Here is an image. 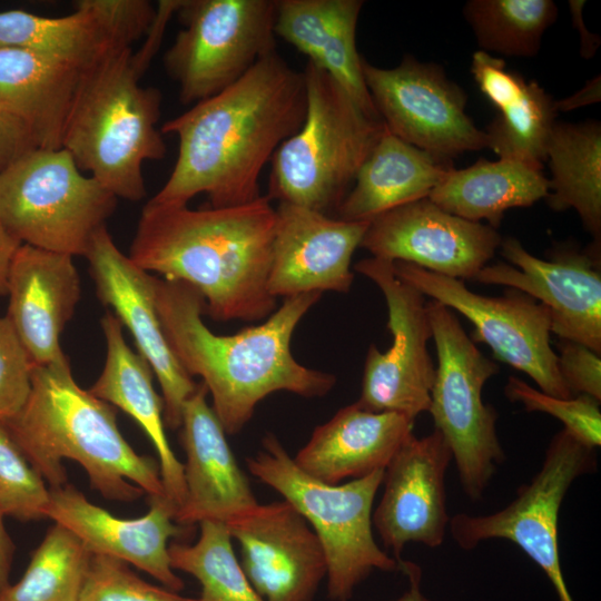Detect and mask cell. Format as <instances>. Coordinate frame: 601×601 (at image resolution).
<instances>
[{
	"instance_id": "6da1fadb",
	"label": "cell",
	"mask_w": 601,
	"mask_h": 601,
	"mask_svg": "<svg viewBox=\"0 0 601 601\" xmlns=\"http://www.w3.org/2000/svg\"><path fill=\"white\" fill-rule=\"evenodd\" d=\"M305 115L303 71L276 50L264 56L238 81L161 126L162 135L177 136L178 156L147 204L181 207L198 194H206L211 207L257 199L263 168Z\"/></svg>"
},
{
	"instance_id": "7a4b0ae2",
	"label": "cell",
	"mask_w": 601,
	"mask_h": 601,
	"mask_svg": "<svg viewBox=\"0 0 601 601\" xmlns=\"http://www.w3.org/2000/svg\"><path fill=\"white\" fill-rule=\"evenodd\" d=\"M152 286L168 345L191 377H201L226 434H238L257 404L272 393L314 398L325 396L336 384L333 374L302 365L290 351L296 326L322 293L287 297L263 324L218 335L203 322L205 300L196 288L156 276Z\"/></svg>"
},
{
	"instance_id": "3957f363",
	"label": "cell",
	"mask_w": 601,
	"mask_h": 601,
	"mask_svg": "<svg viewBox=\"0 0 601 601\" xmlns=\"http://www.w3.org/2000/svg\"><path fill=\"white\" fill-rule=\"evenodd\" d=\"M275 224L263 195L201 209L146 204L128 256L149 274L196 288L214 319L254 322L276 307L268 290Z\"/></svg>"
},
{
	"instance_id": "277c9868",
	"label": "cell",
	"mask_w": 601,
	"mask_h": 601,
	"mask_svg": "<svg viewBox=\"0 0 601 601\" xmlns=\"http://www.w3.org/2000/svg\"><path fill=\"white\" fill-rule=\"evenodd\" d=\"M3 425L49 487L68 483L62 464L68 459L107 500L166 496L159 464L131 447L118 428L116 408L80 387L70 364L33 366L26 404Z\"/></svg>"
},
{
	"instance_id": "5b68a950",
	"label": "cell",
	"mask_w": 601,
	"mask_h": 601,
	"mask_svg": "<svg viewBox=\"0 0 601 601\" xmlns=\"http://www.w3.org/2000/svg\"><path fill=\"white\" fill-rule=\"evenodd\" d=\"M142 75L132 46L111 43L81 70L61 146L81 171L129 201L146 196L142 164L167 152L156 127L161 93L142 87Z\"/></svg>"
},
{
	"instance_id": "8992f818",
	"label": "cell",
	"mask_w": 601,
	"mask_h": 601,
	"mask_svg": "<svg viewBox=\"0 0 601 601\" xmlns=\"http://www.w3.org/2000/svg\"><path fill=\"white\" fill-rule=\"evenodd\" d=\"M303 73L305 119L273 155L266 196L334 217L386 127L313 62Z\"/></svg>"
},
{
	"instance_id": "52a82bcc",
	"label": "cell",
	"mask_w": 601,
	"mask_h": 601,
	"mask_svg": "<svg viewBox=\"0 0 601 601\" xmlns=\"http://www.w3.org/2000/svg\"><path fill=\"white\" fill-rule=\"evenodd\" d=\"M248 472L278 492L308 522L324 549L327 597L349 601L375 570L400 571L373 535L372 513L384 470L344 484H326L305 474L272 433L260 450L246 459Z\"/></svg>"
},
{
	"instance_id": "ba28073f",
	"label": "cell",
	"mask_w": 601,
	"mask_h": 601,
	"mask_svg": "<svg viewBox=\"0 0 601 601\" xmlns=\"http://www.w3.org/2000/svg\"><path fill=\"white\" fill-rule=\"evenodd\" d=\"M117 197L65 149L33 148L0 171V223L21 244L86 256Z\"/></svg>"
},
{
	"instance_id": "9c48e42d",
	"label": "cell",
	"mask_w": 601,
	"mask_h": 601,
	"mask_svg": "<svg viewBox=\"0 0 601 601\" xmlns=\"http://www.w3.org/2000/svg\"><path fill=\"white\" fill-rule=\"evenodd\" d=\"M426 312L437 354L428 412L451 449L464 493L476 501L505 460L497 414L482 398L499 365L481 353L449 307L431 299Z\"/></svg>"
},
{
	"instance_id": "30bf717a",
	"label": "cell",
	"mask_w": 601,
	"mask_h": 601,
	"mask_svg": "<svg viewBox=\"0 0 601 601\" xmlns=\"http://www.w3.org/2000/svg\"><path fill=\"white\" fill-rule=\"evenodd\" d=\"M277 0H180L183 29L164 56L184 105L225 90L276 50Z\"/></svg>"
},
{
	"instance_id": "8fae6325",
	"label": "cell",
	"mask_w": 601,
	"mask_h": 601,
	"mask_svg": "<svg viewBox=\"0 0 601 601\" xmlns=\"http://www.w3.org/2000/svg\"><path fill=\"white\" fill-rule=\"evenodd\" d=\"M594 451L562 428L553 435L538 473L518 489L515 497L491 514L453 515L452 539L465 551L490 539L514 543L545 573L560 601H573L560 563L559 512L572 483L595 471Z\"/></svg>"
},
{
	"instance_id": "7c38bea8",
	"label": "cell",
	"mask_w": 601,
	"mask_h": 601,
	"mask_svg": "<svg viewBox=\"0 0 601 601\" xmlns=\"http://www.w3.org/2000/svg\"><path fill=\"white\" fill-rule=\"evenodd\" d=\"M393 266L400 279L467 318L474 326L471 339L486 344L497 361L525 373L549 395L572 397L558 370L550 314L542 304L514 289L501 297L479 295L462 279L410 263Z\"/></svg>"
},
{
	"instance_id": "4fadbf2b",
	"label": "cell",
	"mask_w": 601,
	"mask_h": 601,
	"mask_svg": "<svg viewBox=\"0 0 601 601\" xmlns=\"http://www.w3.org/2000/svg\"><path fill=\"white\" fill-rule=\"evenodd\" d=\"M363 76L387 130L442 159L486 148V135L466 114L464 90L433 62L405 56L394 68L363 59Z\"/></svg>"
},
{
	"instance_id": "5bb4252c",
	"label": "cell",
	"mask_w": 601,
	"mask_h": 601,
	"mask_svg": "<svg viewBox=\"0 0 601 601\" xmlns=\"http://www.w3.org/2000/svg\"><path fill=\"white\" fill-rule=\"evenodd\" d=\"M385 297L392 345L367 351L356 404L372 412H394L415 420L428 412L435 365L427 349L432 329L425 296L400 279L393 262L370 257L354 265Z\"/></svg>"
},
{
	"instance_id": "9a60e30c",
	"label": "cell",
	"mask_w": 601,
	"mask_h": 601,
	"mask_svg": "<svg viewBox=\"0 0 601 601\" xmlns=\"http://www.w3.org/2000/svg\"><path fill=\"white\" fill-rule=\"evenodd\" d=\"M500 248L508 263L485 265L473 280L508 286L539 300L550 314L551 334L601 354L598 247L592 253L561 248L549 260L529 253L514 237L502 239Z\"/></svg>"
},
{
	"instance_id": "2e32d148",
	"label": "cell",
	"mask_w": 601,
	"mask_h": 601,
	"mask_svg": "<svg viewBox=\"0 0 601 601\" xmlns=\"http://www.w3.org/2000/svg\"><path fill=\"white\" fill-rule=\"evenodd\" d=\"M502 243L499 231L450 214L428 198L372 220L359 247L375 258L405 262L439 275L474 279Z\"/></svg>"
},
{
	"instance_id": "e0dca14e",
	"label": "cell",
	"mask_w": 601,
	"mask_h": 601,
	"mask_svg": "<svg viewBox=\"0 0 601 601\" xmlns=\"http://www.w3.org/2000/svg\"><path fill=\"white\" fill-rule=\"evenodd\" d=\"M240 566L264 601H313L326 579L324 549L306 519L286 500L258 504L226 524Z\"/></svg>"
},
{
	"instance_id": "ac0fdd59",
	"label": "cell",
	"mask_w": 601,
	"mask_h": 601,
	"mask_svg": "<svg viewBox=\"0 0 601 601\" xmlns=\"http://www.w3.org/2000/svg\"><path fill=\"white\" fill-rule=\"evenodd\" d=\"M85 257L99 300L110 306L129 329L138 353L159 382L166 427L179 428L184 403L198 384L179 364L165 337L155 305L154 275L118 249L107 226L96 233Z\"/></svg>"
},
{
	"instance_id": "d6986e66",
	"label": "cell",
	"mask_w": 601,
	"mask_h": 601,
	"mask_svg": "<svg viewBox=\"0 0 601 601\" xmlns=\"http://www.w3.org/2000/svg\"><path fill=\"white\" fill-rule=\"evenodd\" d=\"M452 452L434 430L402 445L384 470V491L373 510L372 524L383 545L402 563L407 543L440 546L449 530L445 474Z\"/></svg>"
},
{
	"instance_id": "ffe728a7",
	"label": "cell",
	"mask_w": 601,
	"mask_h": 601,
	"mask_svg": "<svg viewBox=\"0 0 601 601\" xmlns=\"http://www.w3.org/2000/svg\"><path fill=\"white\" fill-rule=\"evenodd\" d=\"M149 511L122 519L91 503L76 486L49 487L47 518L72 531L92 554L112 556L179 592L184 581L170 565V539H181L190 528L175 521L177 506L166 496H148Z\"/></svg>"
},
{
	"instance_id": "44dd1931",
	"label": "cell",
	"mask_w": 601,
	"mask_h": 601,
	"mask_svg": "<svg viewBox=\"0 0 601 601\" xmlns=\"http://www.w3.org/2000/svg\"><path fill=\"white\" fill-rule=\"evenodd\" d=\"M268 274L275 297L332 290L347 293L352 256L370 221H348L300 206L278 203Z\"/></svg>"
},
{
	"instance_id": "7402d4cb",
	"label": "cell",
	"mask_w": 601,
	"mask_h": 601,
	"mask_svg": "<svg viewBox=\"0 0 601 601\" xmlns=\"http://www.w3.org/2000/svg\"><path fill=\"white\" fill-rule=\"evenodd\" d=\"M155 16L146 0H80L72 13L59 18L1 11L0 48L35 51L83 69L114 42L132 46Z\"/></svg>"
},
{
	"instance_id": "603a6c76",
	"label": "cell",
	"mask_w": 601,
	"mask_h": 601,
	"mask_svg": "<svg viewBox=\"0 0 601 601\" xmlns=\"http://www.w3.org/2000/svg\"><path fill=\"white\" fill-rule=\"evenodd\" d=\"M207 394L205 384H198L184 403L179 427L186 453L185 499L175 521L188 528L203 521L227 524L259 504Z\"/></svg>"
},
{
	"instance_id": "cb8c5ba5",
	"label": "cell",
	"mask_w": 601,
	"mask_h": 601,
	"mask_svg": "<svg viewBox=\"0 0 601 601\" xmlns=\"http://www.w3.org/2000/svg\"><path fill=\"white\" fill-rule=\"evenodd\" d=\"M72 259L22 244L11 262L6 316L35 366L69 364L60 336L80 298Z\"/></svg>"
},
{
	"instance_id": "d4e9b609",
	"label": "cell",
	"mask_w": 601,
	"mask_h": 601,
	"mask_svg": "<svg viewBox=\"0 0 601 601\" xmlns=\"http://www.w3.org/2000/svg\"><path fill=\"white\" fill-rule=\"evenodd\" d=\"M414 421L394 412H372L355 403L342 407L312 433L293 457L311 477L326 484L385 470L413 435Z\"/></svg>"
},
{
	"instance_id": "484cf974",
	"label": "cell",
	"mask_w": 601,
	"mask_h": 601,
	"mask_svg": "<svg viewBox=\"0 0 601 601\" xmlns=\"http://www.w3.org/2000/svg\"><path fill=\"white\" fill-rule=\"evenodd\" d=\"M362 0H277L275 35L326 71L370 116L378 117L356 47Z\"/></svg>"
},
{
	"instance_id": "4316f807",
	"label": "cell",
	"mask_w": 601,
	"mask_h": 601,
	"mask_svg": "<svg viewBox=\"0 0 601 601\" xmlns=\"http://www.w3.org/2000/svg\"><path fill=\"white\" fill-rule=\"evenodd\" d=\"M100 324L107 355L104 368L89 392L119 407L140 425L158 455L166 497L178 510L185 499L184 464L167 440L164 403L154 388V372L144 356L128 346L124 326L114 313L107 312Z\"/></svg>"
},
{
	"instance_id": "83f0119b",
	"label": "cell",
	"mask_w": 601,
	"mask_h": 601,
	"mask_svg": "<svg viewBox=\"0 0 601 601\" xmlns=\"http://www.w3.org/2000/svg\"><path fill=\"white\" fill-rule=\"evenodd\" d=\"M81 70L35 51L0 48V112L20 121L37 147L62 148Z\"/></svg>"
},
{
	"instance_id": "f1b7e54d",
	"label": "cell",
	"mask_w": 601,
	"mask_h": 601,
	"mask_svg": "<svg viewBox=\"0 0 601 601\" xmlns=\"http://www.w3.org/2000/svg\"><path fill=\"white\" fill-rule=\"evenodd\" d=\"M452 168V160L437 158L385 128L334 217L370 221L395 207L427 198Z\"/></svg>"
},
{
	"instance_id": "f546056e",
	"label": "cell",
	"mask_w": 601,
	"mask_h": 601,
	"mask_svg": "<svg viewBox=\"0 0 601 601\" xmlns=\"http://www.w3.org/2000/svg\"><path fill=\"white\" fill-rule=\"evenodd\" d=\"M549 194L542 169L513 159H479L464 169H450L428 195L445 211L496 229L504 213L529 207Z\"/></svg>"
},
{
	"instance_id": "4dcf8cb0",
	"label": "cell",
	"mask_w": 601,
	"mask_h": 601,
	"mask_svg": "<svg viewBox=\"0 0 601 601\" xmlns=\"http://www.w3.org/2000/svg\"><path fill=\"white\" fill-rule=\"evenodd\" d=\"M551 170L546 203L554 211L573 208L594 246L601 237V125L555 121L546 146Z\"/></svg>"
},
{
	"instance_id": "1f68e13d",
	"label": "cell",
	"mask_w": 601,
	"mask_h": 601,
	"mask_svg": "<svg viewBox=\"0 0 601 601\" xmlns=\"http://www.w3.org/2000/svg\"><path fill=\"white\" fill-rule=\"evenodd\" d=\"M91 558L72 531L55 522L22 578L0 592V601H79Z\"/></svg>"
},
{
	"instance_id": "d6a6232c",
	"label": "cell",
	"mask_w": 601,
	"mask_h": 601,
	"mask_svg": "<svg viewBox=\"0 0 601 601\" xmlns=\"http://www.w3.org/2000/svg\"><path fill=\"white\" fill-rule=\"evenodd\" d=\"M482 51L534 57L558 17L551 0H470L463 8Z\"/></svg>"
},
{
	"instance_id": "836d02e7",
	"label": "cell",
	"mask_w": 601,
	"mask_h": 601,
	"mask_svg": "<svg viewBox=\"0 0 601 601\" xmlns=\"http://www.w3.org/2000/svg\"><path fill=\"white\" fill-rule=\"evenodd\" d=\"M170 565L193 575L200 584L197 601H264L246 578L225 523L203 521L194 544L173 541Z\"/></svg>"
},
{
	"instance_id": "e575fe53",
	"label": "cell",
	"mask_w": 601,
	"mask_h": 601,
	"mask_svg": "<svg viewBox=\"0 0 601 601\" xmlns=\"http://www.w3.org/2000/svg\"><path fill=\"white\" fill-rule=\"evenodd\" d=\"M556 114L551 95L535 80L526 81L521 95L497 108L484 130L486 148L500 158L542 169Z\"/></svg>"
},
{
	"instance_id": "d590c367",
	"label": "cell",
	"mask_w": 601,
	"mask_h": 601,
	"mask_svg": "<svg viewBox=\"0 0 601 601\" xmlns=\"http://www.w3.org/2000/svg\"><path fill=\"white\" fill-rule=\"evenodd\" d=\"M49 486L0 423V510L20 522L47 519Z\"/></svg>"
},
{
	"instance_id": "8d00e7d4",
	"label": "cell",
	"mask_w": 601,
	"mask_h": 601,
	"mask_svg": "<svg viewBox=\"0 0 601 601\" xmlns=\"http://www.w3.org/2000/svg\"><path fill=\"white\" fill-rule=\"evenodd\" d=\"M504 393L511 402H519L528 412L546 413L564 425L580 442L597 449L601 444L600 401L585 394L569 398L549 395L526 382L510 376Z\"/></svg>"
},
{
	"instance_id": "74e56055",
	"label": "cell",
	"mask_w": 601,
	"mask_h": 601,
	"mask_svg": "<svg viewBox=\"0 0 601 601\" xmlns=\"http://www.w3.org/2000/svg\"><path fill=\"white\" fill-rule=\"evenodd\" d=\"M79 601H197L140 579L122 560L92 554Z\"/></svg>"
},
{
	"instance_id": "f35d334b",
	"label": "cell",
	"mask_w": 601,
	"mask_h": 601,
	"mask_svg": "<svg viewBox=\"0 0 601 601\" xmlns=\"http://www.w3.org/2000/svg\"><path fill=\"white\" fill-rule=\"evenodd\" d=\"M33 364L7 316H0V423L19 413L31 391Z\"/></svg>"
},
{
	"instance_id": "ab89813d",
	"label": "cell",
	"mask_w": 601,
	"mask_h": 601,
	"mask_svg": "<svg viewBox=\"0 0 601 601\" xmlns=\"http://www.w3.org/2000/svg\"><path fill=\"white\" fill-rule=\"evenodd\" d=\"M558 370L571 396L585 394L601 401L600 353L571 341L560 339Z\"/></svg>"
},
{
	"instance_id": "60d3db41",
	"label": "cell",
	"mask_w": 601,
	"mask_h": 601,
	"mask_svg": "<svg viewBox=\"0 0 601 601\" xmlns=\"http://www.w3.org/2000/svg\"><path fill=\"white\" fill-rule=\"evenodd\" d=\"M471 73L487 100L497 108L516 98L524 89L526 80L506 68L505 61L489 52H474Z\"/></svg>"
},
{
	"instance_id": "b9f144b4",
	"label": "cell",
	"mask_w": 601,
	"mask_h": 601,
	"mask_svg": "<svg viewBox=\"0 0 601 601\" xmlns=\"http://www.w3.org/2000/svg\"><path fill=\"white\" fill-rule=\"evenodd\" d=\"M33 148L37 145L29 130L17 119L0 112V171Z\"/></svg>"
},
{
	"instance_id": "7bdbcfd3",
	"label": "cell",
	"mask_w": 601,
	"mask_h": 601,
	"mask_svg": "<svg viewBox=\"0 0 601 601\" xmlns=\"http://www.w3.org/2000/svg\"><path fill=\"white\" fill-rule=\"evenodd\" d=\"M601 77L598 75L590 79L579 91L562 99L555 100L556 111H570L580 107L597 104L601 100Z\"/></svg>"
},
{
	"instance_id": "ee69618b",
	"label": "cell",
	"mask_w": 601,
	"mask_h": 601,
	"mask_svg": "<svg viewBox=\"0 0 601 601\" xmlns=\"http://www.w3.org/2000/svg\"><path fill=\"white\" fill-rule=\"evenodd\" d=\"M21 242L0 223V296L7 294L8 272Z\"/></svg>"
},
{
	"instance_id": "f6af8a7d",
	"label": "cell",
	"mask_w": 601,
	"mask_h": 601,
	"mask_svg": "<svg viewBox=\"0 0 601 601\" xmlns=\"http://www.w3.org/2000/svg\"><path fill=\"white\" fill-rule=\"evenodd\" d=\"M3 519L4 515L0 510V592L10 584V571L16 552V545L6 529Z\"/></svg>"
},
{
	"instance_id": "bcb514c9",
	"label": "cell",
	"mask_w": 601,
	"mask_h": 601,
	"mask_svg": "<svg viewBox=\"0 0 601 601\" xmlns=\"http://www.w3.org/2000/svg\"><path fill=\"white\" fill-rule=\"evenodd\" d=\"M584 1H570L569 7L571 9L573 23L577 26V28L580 31L581 36V55L585 58H591L600 43V40L597 36L590 33L587 31L583 24L582 19V8L584 6Z\"/></svg>"
},
{
	"instance_id": "7dc6e473",
	"label": "cell",
	"mask_w": 601,
	"mask_h": 601,
	"mask_svg": "<svg viewBox=\"0 0 601 601\" xmlns=\"http://www.w3.org/2000/svg\"><path fill=\"white\" fill-rule=\"evenodd\" d=\"M400 571L408 578V589L391 601H432L421 590V569L410 561H402Z\"/></svg>"
}]
</instances>
